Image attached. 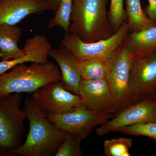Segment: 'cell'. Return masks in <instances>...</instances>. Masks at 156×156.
<instances>
[{"mask_svg": "<svg viewBox=\"0 0 156 156\" xmlns=\"http://www.w3.org/2000/svg\"><path fill=\"white\" fill-rule=\"evenodd\" d=\"M24 105L23 111L29 122V131L25 142L12 152V155H55L66 133L54 125L32 98H26Z\"/></svg>", "mask_w": 156, "mask_h": 156, "instance_id": "cell-1", "label": "cell"}, {"mask_svg": "<svg viewBox=\"0 0 156 156\" xmlns=\"http://www.w3.org/2000/svg\"><path fill=\"white\" fill-rule=\"evenodd\" d=\"M108 0H73L69 33L91 43L112 36L107 4Z\"/></svg>", "mask_w": 156, "mask_h": 156, "instance_id": "cell-2", "label": "cell"}, {"mask_svg": "<svg viewBox=\"0 0 156 156\" xmlns=\"http://www.w3.org/2000/svg\"><path fill=\"white\" fill-rule=\"evenodd\" d=\"M60 69L55 63L31 62L17 65L0 75V97L13 93H34L47 84L60 81Z\"/></svg>", "mask_w": 156, "mask_h": 156, "instance_id": "cell-3", "label": "cell"}, {"mask_svg": "<svg viewBox=\"0 0 156 156\" xmlns=\"http://www.w3.org/2000/svg\"><path fill=\"white\" fill-rule=\"evenodd\" d=\"M21 93L0 97V156H13L12 152L23 144L25 131Z\"/></svg>", "mask_w": 156, "mask_h": 156, "instance_id": "cell-4", "label": "cell"}, {"mask_svg": "<svg viewBox=\"0 0 156 156\" xmlns=\"http://www.w3.org/2000/svg\"><path fill=\"white\" fill-rule=\"evenodd\" d=\"M134 58L133 54L124 41L105 61V79L116 105L118 113L133 104L129 80Z\"/></svg>", "mask_w": 156, "mask_h": 156, "instance_id": "cell-5", "label": "cell"}, {"mask_svg": "<svg viewBox=\"0 0 156 156\" xmlns=\"http://www.w3.org/2000/svg\"><path fill=\"white\" fill-rule=\"evenodd\" d=\"M127 21L109 37L97 41H83L75 34H66L60 44L69 50L78 61L89 58H99L106 61L119 48L129 34Z\"/></svg>", "mask_w": 156, "mask_h": 156, "instance_id": "cell-6", "label": "cell"}, {"mask_svg": "<svg viewBox=\"0 0 156 156\" xmlns=\"http://www.w3.org/2000/svg\"><path fill=\"white\" fill-rule=\"evenodd\" d=\"M47 116L58 129L66 133L77 134L83 140L96 126L102 125L115 116L93 111L83 105L66 112Z\"/></svg>", "mask_w": 156, "mask_h": 156, "instance_id": "cell-7", "label": "cell"}, {"mask_svg": "<svg viewBox=\"0 0 156 156\" xmlns=\"http://www.w3.org/2000/svg\"><path fill=\"white\" fill-rule=\"evenodd\" d=\"M129 87L133 104L154 99L156 94V52L134 57L130 73Z\"/></svg>", "mask_w": 156, "mask_h": 156, "instance_id": "cell-8", "label": "cell"}, {"mask_svg": "<svg viewBox=\"0 0 156 156\" xmlns=\"http://www.w3.org/2000/svg\"><path fill=\"white\" fill-rule=\"evenodd\" d=\"M32 98L47 115L66 112L82 105L80 96L67 90L60 81L38 89L34 92Z\"/></svg>", "mask_w": 156, "mask_h": 156, "instance_id": "cell-9", "label": "cell"}, {"mask_svg": "<svg viewBox=\"0 0 156 156\" xmlns=\"http://www.w3.org/2000/svg\"><path fill=\"white\" fill-rule=\"evenodd\" d=\"M148 122H156V102L153 99H145L126 108L101 125L96 133L102 136L120 128Z\"/></svg>", "mask_w": 156, "mask_h": 156, "instance_id": "cell-10", "label": "cell"}, {"mask_svg": "<svg viewBox=\"0 0 156 156\" xmlns=\"http://www.w3.org/2000/svg\"><path fill=\"white\" fill-rule=\"evenodd\" d=\"M78 95L82 105L89 110L114 115L118 113L116 105L105 79L93 80L82 79Z\"/></svg>", "mask_w": 156, "mask_h": 156, "instance_id": "cell-11", "label": "cell"}, {"mask_svg": "<svg viewBox=\"0 0 156 156\" xmlns=\"http://www.w3.org/2000/svg\"><path fill=\"white\" fill-rule=\"evenodd\" d=\"M47 10L42 0H0V25H16L29 15Z\"/></svg>", "mask_w": 156, "mask_h": 156, "instance_id": "cell-12", "label": "cell"}, {"mask_svg": "<svg viewBox=\"0 0 156 156\" xmlns=\"http://www.w3.org/2000/svg\"><path fill=\"white\" fill-rule=\"evenodd\" d=\"M51 56L57 62L61 73L60 81L67 90L78 95L82 78L78 70L77 60L69 50L60 45L52 49Z\"/></svg>", "mask_w": 156, "mask_h": 156, "instance_id": "cell-13", "label": "cell"}, {"mask_svg": "<svg viewBox=\"0 0 156 156\" xmlns=\"http://www.w3.org/2000/svg\"><path fill=\"white\" fill-rule=\"evenodd\" d=\"M21 33V29L17 25H0V59L2 60L7 61L25 56V49L18 47Z\"/></svg>", "mask_w": 156, "mask_h": 156, "instance_id": "cell-14", "label": "cell"}, {"mask_svg": "<svg viewBox=\"0 0 156 156\" xmlns=\"http://www.w3.org/2000/svg\"><path fill=\"white\" fill-rule=\"evenodd\" d=\"M124 41L135 58L151 55L156 52V25L129 33Z\"/></svg>", "mask_w": 156, "mask_h": 156, "instance_id": "cell-15", "label": "cell"}, {"mask_svg": "<svg viewBox=\"0 0 156 156\" xmlns=\"http://www.w3.org/2000/svg\"><path fill=\"white\" fill-rule=\"evenodd\" d=\"M126 14L129 33L152 27L156 23L143 10L140 0H126Z\"/></svg>", "mask_w": 156, "mask_h": 156, "instance_id": "cell-16", "label": "cell"}, {"mask_svg": "<svg viewBox=\"0 0 156 156\" xmlns=\"http://www.w3.org/2000/svg\"><path fill=\"white\" fill-rule=\"evenodd\" d=\"M79 73L82 79L93 80L105 79V61L99 58H89L77 60Z\"/></svg>", "mask_w": 156, "mask_h": 156, "instance_id": "cell-17", "label": "cell"}, {"mask_svg": "<svg viewBox=\"0 0 156 156\" xmlns=\"http://www.w3.org/2000/svg\"><path fill=\"white\" fill-rule=\"evenodd\" d=\"M73 2V0H61L54 17L49 20L48 28L52 29L58 27L63 29L66 34L69 32Z\"/></svg>", "mask_w": 156, "mask_h": 156, "instance_id": "cell-18", "label": "cell"}, {"mask_svg": "<svg viewBox=\"0 0 156 156\" xmlns=\"http://www.w3.org/2000/svg\"><path fill=\"white\" fill-rule=\"evenodd\" d=\"M132 139L126 137L106 140L104 142V154L106 156H130Z\"/></svg>", "mask_w": 156, "mask_h": 156, "instance_id": "cell-19", "label": "cell"}, {"mask_svg": "<svg viewBox=\"0 0 156 156\" xmlns=\"http://www.w3.org/2000/svg\"><path fill=\"white\" fill-rule=\"evenodd\" d=\"M83 140L77 134L66 133L64 140L58 148L55 156H82L84 153L81 150L80 143Z\"/></svg>", "mask_w": 156, "mask_h": 156, "instance_id": "cell-20", "label": "cell"}, {"mask_svg": "<svg viewBox=\"0 0 156 156\" xmlns=\"http://www.w3.org/2000/svg\"><path fill=\"white\" fill-rule=\"evenodd\" d=\"M108 15L110 25L115 33L122 24L127 21L126 11L124 9V0H111Z\"/></svg>", "mask_w": 156, "mask_h": 156, "instance_id": "cell-21", "label": "cell"}, {"mask_svg": "<svg viewBox=\"0 0 156 156\" xmlns=\"http://www.w3.org/2000/svg\"><path fill=\"white\" fill-rule=\"evenodd\" d=\"M117 131L128 135L144 136L151 139L156 144V122H148L119 128Z\"/></svg>", "mask_w": 156, "mask_h": 156, "instance_id": "cell-22", "label": "cell"}, {"mask_svg": "<svg viewBox=\"0 0 156 156\" xmlns=\"http://www.w3.org/2000/svg\"><path fill=\"white\" fill-rule=\"evenodd\" d=\"M31 59L30 55L26 54L25 56L16 59L7 61L2 60L0 62V75L7 72L17 65L30 62Z\"/></svg>", "mask_w": 156, "mask_h": 156, "instance_id": "cell-23", "label": "cell"}, {"mask_svg": "<svg viewBox=\"0 0 156 156\" xmlns=\"http://www.w3.org/2000/svg\"><path fill=\"white\" fill-rule=\"evenodd\" d=\"M148 5L146 9L145 14L154 22L156 23V0H148Z\"/></svg>", "mask_w": 156, "mask_h": 156, "instance_id": "cell-24", "label": "cell"}, {"mask_svg": "<svg viewBox=\"0 0 156 156\" xmlns=\"http://www.w3.org/2000/svg\"><path fill=\"white\" fill-rule=\"evenodd\" d=\"M48 6L49 10L53 11L54 13L57 11L61 0H42Z\"/></svg>", "mask_w": 156, "mask_h": 156, "instance_id": "cell-25", "label": "cell"}, {"mask_svg": "<svg viewBox=\"0 0 156 156\" xmlns=\"http://www.w3.org/2000/svg\"><path fill=\"white\" fill-rule=\"evenodd\" d=\"M154 100L156 102V94L154 98Z\"/></svg>", "mask_w": 156, "mask_h": 156, "instance_id": "cell-26", "label": "cell"}]
</instances>
